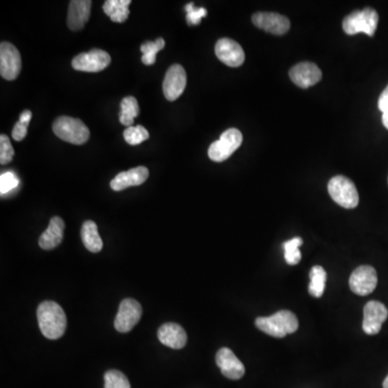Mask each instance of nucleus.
Wrapping results in <instances>:
<instances>
[{
    "label": "nucleus",
    "mask_w": 388,
    "mask_h": 388,
    "mask_svg": "<svg viewBox=\"0 0 388 388\" xmlns=\"http://www.w3.org/2000/svg\"><path fill=\"white\" fill-rule=\"evenodd\" d=\"M141 315L143 309L141 304L130 298L124 299L120 304L119 312L116 316V330L121 333L131 331L137 325L138 321H141Z\"/></svg>",
    "instance_id": "8"
},
{
    "label": "nucleus",
    "mask_w": 388,
    "mask_h": 388,
    "mask_svg": "<svg viewBox=\"0 0 388 388\" xmlns=\"http://www.w3.org/2000/svg\"><path fill=\"white\" fill-rule=\"evenodd\" d=\"M123 137L130 145H139V144L147 141L148 138H149V132L143 125L130 127H127L125 131L123 132Z\"/></svg>",
    "instance_id": "27"
},
{
    "label": "nucleus",
    "mask_w": 388,
    "mask_h": 388,
    "mask_svg": "<svg viewBox=\"0 0 388 388\" xmlns=\"http://www.w3.org/2000/svg\"><path fill=\"white\" fill-rule=\"evenodd\" d=\"M131 0H107L103 6L105 15L116 23H123L130 15Z\"/></svg>",
    "instance_id": "22"
},
{
    "label": "nucleus",
    "mask_w": 388,
    "mask_h": 388,
    "mask_svg": "<svg viewBox=\"0 0 388 388\" xmlns=\"http://www.w3.org/2000/svg\"><path fill=\"white\" fill-rule=\"evenodd\" d=\"M81 239L85 248L91 253H99L103 249V241L99 237L97 225L92 220H88L82 225Z\"/></svg>",
    "instance_id": "21"
},
{
    "label": "nucleus",
    "mask_w": 388,
    "mask_h": 388,
    "mask_svg": "<svg viewBox=\"0 0 388 388\" xmlns=\"http://www.w3.org/2000/svg\"><path fill=\"white\" fill-rule=\"evenodd\" d=\"M303 244L301 237H293L289 241L283 244L284 251H285V260L288 265H296L301 260V251L300 246Z\"/></svg>",
    "instance_id": "26"
},
{
    "label": "nucleus",
    "mask_w": 388,
    "mask_h": 388,
    "mask_svg": "<svg viewBox=\"0 0 388 388\" xmlns=\"http://www.w3.org/2000/svg\"><path fill=\"white\" fill-rule=\"evenodd\" d=\"M289 76L296 85L301 89H307L321 81L323 74L315 64L303 62L293 66L290 69Z\"/></svg>",
    "instance_id": "15"
},
{
    "label": "nucleus",
    "mask_w": 388,
    "mask_h": 388,
    "mask_svg": "<svg viewBox=\"0 0 388 388\" xmlns=\"http://www.w3.org/2000/svg\"><path fill=\"white\" fill-rule=\"evenodd\" d=\"M92 1L73 0L68 8L67 25L71 31H80L85 27L91 15Z\"/></svg>",
    "instance_id": "18"
},
{
    "label": "nucleus",
    "mask_w": 388,
    "mask_h": 388,
    "mask_svg": "<svg viewBox=\"0 0 388 388\" xmlns=\"http://www.w3.org/2000/svg\"><path fill=\"white\" fill-rule=\"evenodd\" d=\"M164 46H165V41L162 38H158L153 43L147 41L141 45V51L143 52L141 62L147 66L153 65L157 61L158 52L163 50Z\"/></svg>",
    "instance_id": "25"
},
{
    "label": "nucleus",
    "mask_w": 388,
    "mask_h": 388,
    "mask_svg": "<svg viewBox=\"0 0 388 388\" xmlns=\"http://www.w3.org/2000/svg\"><path fill=\"white\" fill-rule=\"evenodd\" d=\"M382 121H383L384 127L388 130V111L383 113V117H382Z\"/></svg>",
    "instance_id": "35"
},
{
    "label": "nucleus",
    "mask_w": 388,
    "mask_h": 388,
    "mask_svg": "<svg viewBox=\"0 0 388 388\" xmlns=\"http://www.w3.org/2000/svg\"><path fill=\"white\" fill-rule=\"evenodd\" d=\"M27 129H29V124L18 121L17 123H15V127L12 130L13 139L17 141H23L24 138L27 135Z\"/></svg>",
    "instance_id": "32"
},
{
    "label": "nucleus",
    "mask_w": 388,
    "mask_h": 388,
    "mask_svg": "<svg viewBox=\"0 0 388 388\" xmlns=\"http://www.w3.org/2000/svg\"><path fill=\"white\" fill-rule=\"evenodd\" d=\"M215 53L218 59L229 67H240L245 61L243 48L230 38L218 40L215 46Z\"/></svg>",
    "instance_id": "13"
},
{
    "label": "nucleus",
    "mask_w": 388,
    "mask_h": 388,
    "mask_svg": "<svg viewBox=\"0 0 388 388\" xmlns=\"http://www.w3.org/2000/svg\"><path fill=\"white\" fill-rule=\"evenodd\" d=\"M32 117H33V113H32L31 110H25L20 116L19 121L23 122V123L29 124L31 122Z\"/></svg>",
    "instance_id": "34"
},
{
    "label": "nucleus",
    "mask_w": 388,
    "mask_h": 388,
    "mask_svg": "<svg viewBox=\"0 0 388 388\" xmlns=\"http://www.w3.org/2000/svg\"><path fill=\"white\" fill-rule=\"evenodd\" d=\"M148 177H149V171H148L147 167L138 166L135 169L118 174L110 181V187L115 191H122V190L127 189V188L143 185Z\"/></svg>",
    "instance_id": "17"
},
{
    "label": "nucleus",
    "mask_w": 388,
    "mask_h": 388,
    "mask_svg": "<svg viewBox=\"0 0 388 388\" xmlns=\"http://www.w3.org/2000/svg\"><path fill=\"white\" fill-rule=\"evenodd\" d=\"M105 388H131L127 377L118 370H109L105 373Z\"/></svg>",
    "instance_id": "28"
},
{
    "label": "nucleus",
    "mask_w": 388,
    "mask_h": 388,
    "mask_svg": "<svg viewBox=\"0 0 388 388\" xmlns=\"http://www.w3.org/2000/svg\"><path fill=\"white\" fill-rule=\"evenodd\" d=\"M20 185L19 178L12 172H6L0 176V193L1 195L17 189Z\"/></svg>",
    "instance_id": "29"
},
{
    "label": "nucleus",
    "mask_w": 388,
    "mask_h": 388,
    "mask_svg": "<svg viewBox=\"0 0 388 388\" xmlns=\"http://www.w3.org/2000/svg\"><path fill=\"white\" fill-rule=\"evenodd\" d=\"M53 132L62 141L74 145H83L90 137L89 129L81 120L67 116L54 121Z\"/></svg>",
    "instance_id": "3"
},
{
    "label": "nucleus",
    "mask_w": 388,
    "mask_h": 388,
    "mask_svg": "<svg viewBox=\"0 0 388 388\" xmlns=\"http://www.w3.org/2000/svg\"><path fill=\"white\" fill-rule=\"evenodd\" d=\"M383 388H388V375L386 377V379L384 380Z\"/></svg>",
    "instance_id": "36"
},
{
    "label": "nucleus",
    "mask_w": 388,
    "mask_h": 388,
    "mask_svg": "<svg viewBox=\"0 0 388 388\" xmlns=\"http://www.w3.org/2000/svg\"><path fill=\"white\" fill-rule=\"evenodd\" d=\"M328 192L335 203L344 209H355L359 203V194L355 183L345 176H335L328 183Z\"/></svg>",
    "instance_id": "5"
},
{
    "label": "nucleus",
    "mask_w": 388,
    "mask_h": 388,
    "mask_svg": "<svg viewBox=\"0 0 388 388\" xmlns=\"http://www.w3.org/2000/svg\"><path fill=\"white\" fill-rule=\"evenodd\" d=\"M121 110H120L119 120L121 124L125 127H133L134 120L139 113V105L137 99L133 96L124 97L121 102Z\"/></svg>",
    "instance_id": "23"
},
{
    "label": "nucleus",
    "mask_w": 388,
    "mask_h": 388,
    "mask_svg": "<svg viewBox=\"0 0 388 388\" xmlns=\"http://www.w3.org/2000/svg\"><path fill=\"white\" fill-rule=\"evenodd\" d=\"M388 318V310L379 301L368 302L363 309V329L367 335H377Z\"/></svg>",
    "instance_id": "12"
},
{
    "label": "nucleus",
    "mask_w": 388,
    "mask_h": 388,
    "mask_svg": "<svg viewBox=\"0 0 388 388\" xmlns=\"http://www.w3.org/2000/svg\"><path fill=\"white\" fill-rule=\"evenodd\" d=\"M377 105H379V109L381 110L382 113H384L388 111V85L385 88V90L382 92Z\"/></svg>",
    "instance_id": "33"
},
{
    "label": "nucleus",
    "mask_w": 388,
    "mask_h": 388,
    "mask_svg": "<svg viewBox=\"0 0 388 388\" xmlns=\"http://www.w3.org/2000/svg\"><path fill=\"white\" fill-rule=\"evenodd\" d=\"M40 330L47 339L57 340L63 337L67 327V318L61 305L54 301H45L37 310Z\"/></svg>",
    "instance_id": "1"
},
{
    "label": "nucleus",
    "mask_w": 388,
    "mask_h": 388,
    "mask_svg": "<svg viewBox=\"0 0 388 388\" xmlns=\"http://www.w3.org/2000/svg\"><path fill=\"white\" fill-rule=\"evenodd\" d=\"M187 85V74L179 64H174L169 68L163 81V93L166 99L174 102L179 99Z\"/></svg>",
    "instance_id": "10"
},
{
    "label": "nucleus",
    "mask_w": 388,
    "mask_h": 388,
    "mask_svg": "<svg viewBox=\"0 0 388 388\" xmlns=\"http://www.w3.org/2000/svg\"><path fill=\"white\" fill-rule=\"evenodd\" d=\"M379 24V15L372 8L352 12L344 19L343 29L347 35L365 33L372 37L375 34Z\"/></svg>",
    "instance_id": "4"
},
{
    "label": "nucleus",
    "mask_w": 388,
    "mask_h": 388,
    "mask_svg": "<svg viewBox=\"0 0 388 388\" xmlns=\"http://www.w3.org/2000/svg\"><path fill=\"white\" fill-rule=\"evenodd\" d=\"M253 23L273 35H284L290 29L289 20L275 12H257L253 15Z\"/></svg>",
    "instance_id": "14"
},
{
    "label": "nucleus",
    "mask_w": 388,
    "mask_h": 388,
    "mask_svg": "<svg viewBox=\"0 0 388 388\" xmlns=\"http://www.w3.org/2000/svg\"><path fill=\"white\" fill-rule=\"evenodd\" d=\"M377 271L370 265H361L352 273L349 277V287L358 296H368L377 288Z\"/></svg>",
    "instance_id": "11"
},
{
    "label": "nucleus",
    "mask_w": 388,
    "mask_h": 388,
    "mask_svg": "<svg viewBox=\"0 0 388 388\" xmlns=\"http://www.w3.org/2000/svg\"><path fill=\"white\" fill-rule=\"evenodd\" d=\"M158 338L163 345L173 349H181L187 344V333L178 324H164L158 330Z\"/></svg>",
    "instance_id": "19"
},
{
    "label": "nucleus",
    "mask_w": 388,
    "mask_h": 388,
    "mask_svg": "<svg viewBox=\"0 0 388 388\" xmlns=\"http://www.w3.org/2000/svg\"><path fill=\"white\" fill-rule=\"evenodd\" d=\"M242 143L243 135L240 130H227L221 134L218 141L209 146V157L215 162L226 161L241 147Z\"/></svg>",
    "instance_id": "6"
},
{
    "label": "nucleus",
    "mask_w": 388,
    "mask_h": 388,
    "mask_svg": "<svg viewBox=\"0 0 388 388\" xmlns=\"http://www.w3.org/2000/svg\"><path fill=\"white\" fill-rule=\"evenodd\" d=\"M216 363L221 373L230 380H240L245 374V367L241 360L228 347H223L216 355Z\"/></svg>",
    "instance_id": "16"
},
{
    "label": "nucleus",
    "mask_w": 388,
    "mask_h": 388,
    "mask_svg": "<svg viewBox=\"0 0 388 388\" xmlns=\"http://www.w3.org/2000/svg\"><path fill=\"white\" fill-rule=\"evenodd\" d=\"M258 329L274 338H284L299 328L297 316L290 311H279L269 317L256 319Z\"/></svg>",
    "instance_id": "2"
},
{
    "label": "nucleus",
    "mask_w": 388,
    "mask_h": 388,
    "mask_svg": "<svg viewBox=\"0 0 388 388\" xmlns=\"http://www.w3.org/2000/svg\"><path fill=\"white\" fill-rule=\"evenodd\" d=\"M111 57L104 50L93 49L87 53L78 54L71 65L74 69L85 73H99L109 66Z\"/></svg>",
    "instance_id": "7"
},
{
    "label": "nucleus",
    "mask_w": 388,
    "mask_h": 388,
    "mask_svg": "<svg viewBox=\"0 0 388 388\" xmlns=\"http://www.w3.org/2000/svg\"><path fill=\"white\" fill-rule=\"evenodd\" d=\"M64 230L65 223L63 219L60 217H53L50 220V225L48 229L41 234L39 237V246L45 251H51L57 248L63 241Z\"/></svg>",
    "instance_id": "20"
},
{
    "label": "nucleus",
    "mask_w": 388,
    "mask_h": 388,
    "mask_svg": "<svg viewBox=\"0 0 388 388\" xmlns=\"http://www.w3.org/2000/svg\"><path fill=\"white\" fill-rule=\"evenodd\" d=\"M310 295L315 298H321L325 291L326 279H327V273L325 269L321 265H315L310 271Z\"/></svg>",
    "instance_id": "24"
},
{
    "label": "nucleus",
    "mask_w": 388,
    "mask_h": 388,
    "mask_svg": "<svg viewBox=\"0 0 388 388\" xmlns=\"http://www.w3.org/2000/svg\"><path fill=\"white\" fill-rule=\"evenodd\" d=\"M22 60L19 50L9 43L0 45V75L8 81L15 80L21 73Z\"/></svg>",
    "instance_id": "9"
},
{
    "label": "nucleus",
    "mask_w": 388,
    "mask_h": 388,
    "mask_svg": "<svg viewBox=\"0 0 388 388\" xmlns=\"http://www.w3.org/2000/svg\"><path fill=\"white\" fill-rule=\"evenodd\" d=\"M15 157V149L12 147L10 138L3 134L0 136V163L1 165L10 163Z\"/></svg>",
    "instance_id": "30"
},
{
    "label": "nucleus",
    "mask_w": 388,
    "mask_h": 388,
    "mask_svg": "<svg viewBox=\"0 0 388 388\" xmlns=\"http://www.w3.org/2000/svg\"><path fill=\"white\" fill-rule=\"evenodd\" d=\"M186 11H187V22L189 25H199L201 20L207 15V10L205 8H197L192 3L186 6Z\"/></svg>",
    "instance_id": "31"
}]
</instances>
